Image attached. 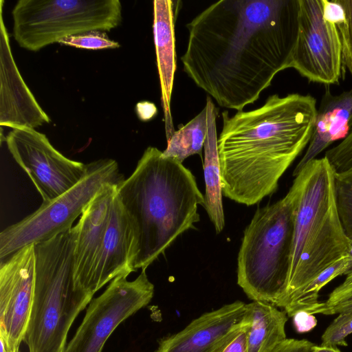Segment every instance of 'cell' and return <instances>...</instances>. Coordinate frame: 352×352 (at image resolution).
<instances>
[{
  "label": "cell",
  "instance_id": "1",
  "mask_svg": "<svg viewBox=\"0 0 352 352\" xmlns=\"http://www.w3.org/2000/svg\"><path fill=\"white\" fill-rule=\"evenodd\" d=\"M299 0H221L186 25L184 72L222 107L243 111L291 67Z\"/></svg>",
  "mask_w": 352,
  "mask_h": 352
},
{
  "label": "cell",
  "instance_id": "2",
  "mask_svg": "<svg viewBox=\"0 0 352 352\" xmlns=\"http://www.w3.org/2000/svg\"><path fill=\"white\" fill-rule=\"evenodd\" d=\"M317 115L311 95L270 96L260 107L222 113L217 140L223 195L248 206L278 188V181L307 147Z\"/></svg>",
  "mask_w": 352,
  "mask_h": 352
},
{
  "label": "cell",
  "instance_id": "3",
  "mask_svg": "<svg viewBox=\"0 0 352 352\" xmlns=\"http://www.w3.org/2000/svg\"><path fill=\"white\" fill-rule=\"evenodd\" d=\"M137 245L135 270H146L186 230L200 221L204 205L195 176L182 163L148 146L132 174L118 187Z\"/></svg>",
  "mask_w": 352,
  "mask_h": 352
},
{
  "label": "cell",
  "instance_id": "4",
  "mask_svg": "<svg viewBox=\"0 0 352 352\" xmlns=\"http://www.w3.org/2000/svg\"><path fill=\"white\" fill-rule=\"evenodd\" d=\"M289 190L294 204V230L289 272L282 307L322 272L348 256L351 241L340 218L335 173L325 156L305 164Z\"/></svg>",
  "mask_w": 352,
  "mask_h": 352
},
{
  "label": "cell",
  "instance_id": "5",
  "mask_svg": "<svg viewBox=\"0 0 352 352\" xmlns=\"http://www.w3.org/2000/svg\"><path fill=\"white\" fill-rule=\"evenodd\" d=\"M74 226L34 244L35 282L23 341L29 352H63L74 320L94 294L75 286Z\"/></svg>",
  "mask_w": 352,
  "mask_h": 352
},
{
  "label": "cell",
  "instance_id": "6",
  "mask_svg": "<svg viewBox=\"0 0 352 352\" xmlns=\"http://www.w3.org/2000/svg\"><path fill=\"white\" fill-rule=\"evenodd\" d=\"M290 190L258 208L244 231L237 257V284L253 301L278 307L287 284L294 230Z\"/></svg>",
  "mask_w": 352,
  "mask_h": 352
},
{
  "label": "cell",
  "instance_id": "7",
  "mask_svg": "<svg viewBox=\"0 0 352 352\" xmlns=\"http://www.w3.org/2000/svg\"><path fill=\"white\" fill-rule=\"evenodd\" d=\"M12 16L15 41L37 52L71 36L115 29L122 5L119 0H19Z\"/></svg>",
  "mask_w": 352,
  "mask_h": 352
},
{
  "label": "cell",
  "instance_id": "8",
  "mask_svg": "<svg viewBox=\"0 0 352 352\" xmlns=\"http://www.w3.org/2000/svg\"><path fill=\"white\" fill-rule=\"evenodd\" d=\"M87 165V173L72 188L0 233V261L30 244L47 241L72 228L95 195L107 184H120L124 176L117 162L100 159Z\"/></svg>",
  "mask_w": 352,
  "mask_h": 352
},
{
  "label": "cell",
  "instance_id": "9",
  "mask_svg": "<svg viewBox=\"0 0 352 352\" xmlns=\"http://www.w3.org/2000/svg\"><path fill=\"white\" fill-rule=\"evenodd\" d=\"M118 276L92 299L85 317L63 352H101L109 337L124 320L148 304L154 285L146 270L133 280Z\"/></svg>",
  "mask_w": 352,
  "mask_h": 352
},
{
  "label": "cell",
  "instance_id": "10",
  "mask_svg": "<svg viewBox=\"0 0 352 352\" xmlns=\"http://www.w3.org/2000/svg\"><path fill=\"white\" fill-rule=\"evenodd\" d=\"M299 6L298 34L290 68L311 82L338 84L344 67L337 27L324 17L322 0H299Z\"/></svg>",
  "mask_w": 352,
  "mask_h": 352
},
{
  "label": "cell",
  "instance_id": "11",
  "mask_svg": "<svg viewBox=\"0 0 352 352\" xmlns=\"http://www.w3.org/2000/svg\"><path fill=\"white\" fill-rule=\"evenodd\" d=\"M5 142L43 202L50 201L72 188L87 173V164L66 157L52 145L45 134L34 129H13Z\"/></svg>",
  "mask_w": 352,
  "mask_h": 352
},
{
  "label": "cell",
  "instance_id": "12",
  "mask_svg": "<svg viewBox=\"0 0 352 352\" xmlns=\"http://www.w3.org/2000/svg\"><path fill=\"white\" fill-rule=\"evenodd\" d=\"M35 282L34 244L1 261L0 337L12 351L19 350L30 320Z\"/></svg>",
  "mask_w": 352,
  "mask_h": 352
},
{
  "label": "cell",
  "instance_id": "13",
  "mask_svg": "<svg viewBox=\"0 0 352 352\" xmlns=\"http://www.w3.org/2000/svg\"><path fill=\"white\" fill-rule=\"evenodd\" d=\"M0 1V125L34 129L50 122L23 80L14 60Z\"/></svg>",
  "mask_w": 352,
  "mask_h": 352
},
{
  "label": "cell",
  "instance_id": "14",
  "mask_svg": "<svg viewBox=\"0 0 352 352\" xmlns=\"http://www.w3.org/2000/svg\"><path fill=\"white\" fill-rule=\"evenodd\" d=\"M118 186L116 184H105L87 205L78 222L74 226V284L77 288L90 294H92L91 288L94 272L109 223Z\"/></svg>",
  "mask_w": 352,
  "mask_h": 352
},
{
  "label": "cell",
  "instance_id": "15",
  "mask_svg": "<svg viewBox=\"0 0 352 352\" xmlns=\"http://www.w3.org/2000/svg\"><path fill=\"white\" fill-rule=\"evenodd\" d=\"M136 258L137 245L133 228L117 191L94 272L91 293L94 294L118 276L127 277L135 272Z\"/></svg>",
  "mask_w": 352,
  "mask_h": 352
},
{
  "label": "cell",
  "instance_id": "16",
  "mask_svg": "<svg viewBox=\"0 0 352 352\" xmlns=\"http://www.w3.org/2000/svg\"><path fill=\"white\" fill-rule=\"evenodd\" d=\"M247 309V304L237 300L204 313L180 331L161 340L155 352H212L243 321Z\"/></svg>",
  "mask_w": 352,
  "mask_h": 352
},
{
  "label": "cell",
  "instance_id": "17",
  "mask_svg": "<svg viewBox=\"0 0 352 352\" xmlns=\"http://www.w3.org/2000/svg\"><path fill=\"white\" fill-rule=\"evenodd\" d=\"M153 7V38L157 67L161 89L165 133L168 140L174 133L170 100L176 69L175 25L182 1L155 0Z\"/></svg>",
  "mask_w": 352,
  "mask_h": 352
},
{
  "label": "cell",
  "instance_id": "18",
  "mask_svg": "<svg viewBox=\"0 0 352 352\" xmlns=\"http://www.w3.org/2000/svg\"><path fill=\"white\" fill-rule=\"evenodd\" d=\"M352 129V89L333 95L327 87L317 109L313 134L293 174Z\"/></svg>",
  "mask_w": 352,
  "mask_h": 352
},
{
  "label": "cell",
  "instance_id": "19",
  "mask_svg": "<svg viewBox=\"0 0 352 352\" xmlns=\"http://www.w3.org/2000/svg\"><path fill=\"white\" fill-rule=\"evenodd\" d=\"M205 107L207 115V133L204 146L203 168L205 182L204 207L214 226L216 232L219 234L224 228L225 217L216 124L218 110L210 96L207 97Z\"/></svg>",
  "mask_w": 352,
  "mask_h": 352
},
{
  "label": "cell",
  "instance_id": "20",
  "mask_svg": "<svg viewBox=\"0 0 352 352\" xmlns=\"http://www.w3.org/2000/svg\"><path fill=\"white\" fill-rule=\"evenodd\" d=\"M248 352H272L287 339L286 312L267 302L247 305Z\"/></svg>",
  "mask_w": 352,
  "mask_h": 352
},
{
  "label": "cell",
  "instance_id": "21",
  "mask_svg": "<svg viewBox=\"0 0 352 352\" xmlns=\"http://www.w3.org/2000/svg\"><path fill=\"white\" fill-rule=\"evenodd\" d=\"M207 133L206 108H204L185 125L175 131L167 140L162 154L182 163L192 155H201Z\"/></svg>",
  "mask_w": 352,
  "mask_h": 352
},
{
  "label": "cell",
  "instance_id": "22",
  "mask_svg": "<svg viewBox=\"0 0 352 352\" xmlns=\"http://www.w3.org/2000/svg\"><path fill=\"white\" fill-rule=\"evenodd\" d=\"M352 263L350 254L339 262L322 272L303 289L292 296L283 308L289 317H292L298 311L310 312L319 303V292L321 289L334 278L344 275Z\"/></svg>",
  "mask_w": 352,
  "mask_h": 352
},
{
  "label": "cell",
  "instance_id": "23",
  "mask_svg": "<svg viewBox=\"0 0 352 352\" xmlns=\"http://www.w3.org/2000/svg\"><path fill=\"white\" fill-rule=\"evenodd\" d=\"M338 210L344 232L352 242V172L335 174Z\"/></svg>",
  "mask_w": 352,
  "mask_h": 352
},
{
  "label": "cell",
  "instance_id": "24",
  "mask_svg": "<svg viewBox=\"0 0 352 352\" xmlns=\"http://www.w3.org/2000/svg\"><path fill=\"white\" fill-rule=\"evenodd\" d=\"M343 8L335 23L341 41L344 67L352 74V0H338Z\"/></svg>",
  "mask_w": 352,
  "mask_h": 352
},
{
  "label": "cell",
  "instance_id": "25",
  "mask_svg": "<svg viewBox=\"0 0 352 352\" xmlns=\"http://www.w3.org/2000/svg\"><path fill=\"white\" fill-rule=\"evenodd\" d=\"M58 43L79 49L103 50L116 49L120 45L117 41L110 39L104 32L91 31L71 36L60 40Z\"/></svg>",
  "mask_w": 352,
  "mask_h": 352
},
{
  "label": "cell",
  "instance_id": "26",
  "mask_svg": "<svg viewBox=\"0 0 352 352\" xmlns=\"http://www.w3.org/2000/svg\"><path fill=\"white\" fill-rule=\"evenodd\" d=\"M336 175L352 172V129L348 135L324 154Z\"/></svg>",
  "mask_w": 352,
  "mask_h": 352
},
{
  "label": "cell",
  "instance_id": "27",
  "mask_svg": "<svg viewBox=\"0 0 352 352\" xmlns=\"http://www.w3.org/2000/svg\"><path fill=\"white\" fill-rule=\"evenodd\" d=\"M352 333V313L340 314L322 336V346H347L346 338Z\"/></svg>",
  "mask_w": 352,
  "mask_h": 352
},
{
  "label": "cell",
  "instance_id": "28",
  "mask_svg": "<svg viewBox=\"0 0 352 352\" xmlns=\"http://www.w3.org/2000/svg\"><path fill=\"white\" fill-rule=\"evenodd\" d=\"M248 330L246 311L243 321L219 342L212 352H248Z\"/></svg>",
  "mask_w": 352,
  "mask_h": 352
},
{
  "label": "cell",
  "instance_id": "29",
  "mask_svg": "<svg viewBox=\"0 0 352 352\" xmlns=\"http://www.w3.org/2000/svg\"><path fill=\"white\" fill-rule=\"evenodd\" d=\"M292 318L294 327L298 333L309 332L317 324L314 315L306 311H298Z\"/></svg>",
  "mask_w": 352,
  "mask_h": 352
},
{
  "label": "cell",
  "instance_id": "30",
  "mask_svg": "<svg viewBox=\"0 0 352 352\" xmlns=\"http://www.w3.org/2000/svg\"><path fill=\"white\" fill-rule=\"evenodd\" d=\"M314 343L310 341L287 338L272 352H311Z\"/></svg>",
  "mask_w": 352,
  "mask_h": 352
},
{
  "label": "cell",
  "instance_id": "31",
  "mask_svg": "<svg viewBox=\"0 0 352 352\" xmlns=\"http://www.w3.org/2000/svg\"><path fill=\"white\" fill-rule=\"evenodd\" d=\"M344 313H352V296L333 306L324 308H316L310 312L311 314H322L324 315Z\"/></svg>",
  "mask_w": 352,
  "mask_h": 352
},
{
  "label": "cell",
  "instance_id": "32",
  "mask_svg": "<svg viewBox=\"0 0 352 352\" xmlns=\"http://www.w3.org/2000/svg\"><path fill=\"white\" fill-rule=\"evenodd\" d=\"M135 111L138 118L144 122L152 119L157 113L155 105L148 101L138 102Z\"/></svg>",
  "mask_w": 352,
  "mask_h": 352
},
{
  "label": "cell",
  "instance_id": "33",
  "mask_svg": "<svg viewBox=\"0 0 352 352\" xmlns=\"http://www.w3.org/2000/svg\"><path fill=\"white\" fill-rule=\"evenodd\" d=\"M311 352H341L339 349L336 346H318L314 344L312 348Z\"/></svg>",
  "mask_w": 352,
  "mask_h": 352
},
{
  "label": "cell",
  "instance_id": "34",
  "mask_svg": "<svg viewBox=\"0 0 352 352\" xmlns=\"http://www.w3.org/2000/svg\"><path fill=\"white\" fill-rule=\"evenodd\" d=\"M0 342H1V351L0 352H10V350L8 348V344L5 342V340L0 337Z\"/></svg>",
  "mask_w": 352,
  "mask_h": 352
},
{
  "label": "cell",
  "instance_id": "35",
  "mask_svg": "<svg viewBox=\"0 0 352 352\" xmlns=\"http://www.w3.org/2000/svg\"><path fill=\"white\" fill-rule=\"evenodd\" d=\"M10 352H20V351H19V350H17V351H10Z\"/></svg>",
  "mask_w": 352,
  "mask_h": 352
}]
</instances>
